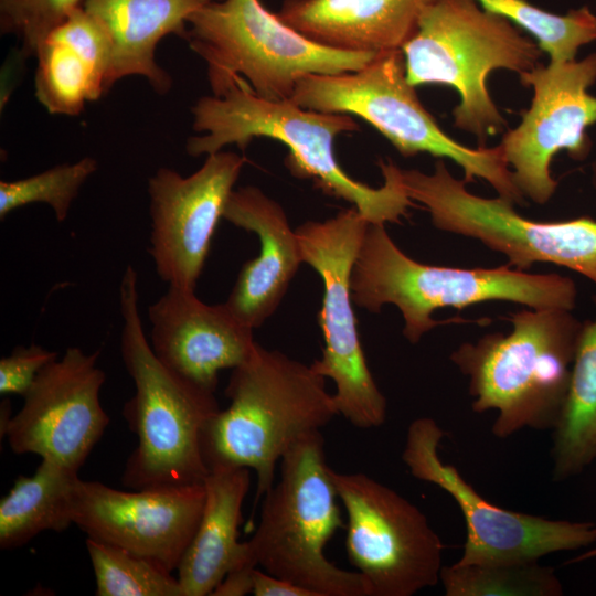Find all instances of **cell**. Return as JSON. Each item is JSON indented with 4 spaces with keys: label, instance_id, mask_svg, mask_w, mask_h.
Instances as JSON below:
<instances>
[{
    "label": "cell",
    "instance_id": "6da1fadb",
    "mask_svg": "<svg viewBox=\"0 0 596 596\" xmlns=\"http://www.w3.org/2000/svg\"><path fill=\"white\" fill-rule=\"evenodd\" d=\"M192 114L193 129L203 134L187 141L192 157L209 156L228 145L245 150L254 138H272L288 148L286 166L295 177L312 179L324 193L351 203L371 224L398 223L414 205L402 170L392 161H380L384 182L379 188L352 179L339 166L336 138L358 130L349 114L316 111L291 99H265L242 77L217 95L201 97Z\"/></svg>",
    "mask_w": 596,
    "mask_h": 596
},
{
    "label": "cell",
    "instance_id": "7a4b0ae2",
    "mask_svg": "<svg viewBox=\"0 0 596 596\" xmlns=\"http://www.w3.org/2000/svg\"><path fill=\"white\" fill-rule=\"evenodd\" d=\"M326 381L310 365L257 343L251 356L232 369L225 389L228 407L202 429L201 450L209 472L253 469L257 502L274 485L276 465L288 448L338 415Z\"/></svg>",
    "mask_w": 596,
    "mask_h": 596
},
{
    "label": "cell",
    "instance_id": "3957f363",
    "mask_svg": "<svg viewBox=\"0 0 596 596\" xmlns=\"http://www.w3.org/2000/svg\"><path fill=\"white\" fill-rule=\"evenodd\" d=\"M352 299L371 312L398 308L403 336L412 344L432 329L470 322L433 319L441 308L462 309L486 301H509L532 309L573 310L575 283L558 274H532L508 263L494 268H458L417 262L392 241L383 224H369L351 275Z\"/></svg>",
    "mask_w": 596,
    "mask_h": 596
},
{
    "label": "cell",
    "instance_id": "277c9868",
    "mask_svg": "<svg viewBox=\"0 0 596 596\" xmlns=\"http://www.w3.org/2000/svg\"><path fill=\"white\" fill-rule=\"evenodd\" d=\"M571 311L522 308L508 318V333H487L451 352L450 361L469 377L472 411H497L493 436L555 427L583 327Z\"/></svg>",
    "mask_w": 596,
    "mask_h": 596
},
{
    "label": "cell",
    "instance_id": "5b68a950",
    "mask_svg": "<svg viewBox=\"0 0 596 596\" xmlns=\"http://www.w3.org/2000/svg\"><path fill=\"white\" fill-rule=\"evenodd\" d=\"M119 309L120 354L135 385L123 415L138 439L121 481L135 490L201 483L209 473L201 433L221 409L215 392L173 372L155 354L142 327L132 265H127L120 280Z\"/></svg>",
    "mask_w": 596,
    "mask_h": 596
},
{
    "label": "cell",
    "instance_id": "8992f818",
    "mask_svg": "<svg viewBox=\"0 0 596 596\" xmlns=\"http://www.w3.org/2000/svg\"><path fill=\"white\" fill-rule=\"evenodd\" d=\"M401 50L411 85H447L459 93L455 126L481 142L505 125L487 88L489 73L507 68L521 74L534 68L542 55L514 24L476 0L432 1Z\"/></svg>",
    "mask_w": 596,
    "mask_h": 596
},
{
    "label": "cell",
    "instance_id": "52a82bcc",
    "mask_svg": "<svg viewBox=\"0 0 596 596\" xmlns=\"http://www.w3.org/2000/svg\"><path fill=\"white\" fill-rule=\"evenodd\" d=\"M320 430L294 443L280 459V478L263 496L259 523L247 541L266 573L316 596H366L359 572L329 561L324 549L345 528Z\"/></svg>",
    "mask_w": 596,
    "mask_h": 596
},
{
    "label": "cell",
    "instance_id": "ba28073f",
    "mask_svg": "<svg viewBox=\"0 0 596 596\" xmlns=\"http://www.w3.org/2000/svg\"><path fill=\"white\" fill-rule=\"evenodd\" d=\"M188 24L184 40L206 63L213 95L242 77L265 99H290L301 78L354 72L379 54L320 45L259 0H215L193 12Z\"/></svg>",
    "mask_w": 596,
    "mask_h": 596
},
{
    "label": "cell",
    "instance_id": "9c48e42d",
    "mask_svg": "<svg viewBox=\"0 0 596 596\" xmlns=\"http://www.w3.org/2000/svg\"><path fill=\"white\" fill-rule=\"evenodd\" d=\"M290 99L316 111L359 116L385 136L402 156L428 152L451 159L462 168L467 183L480 178L498 196L512 203L523 202L501 145L469 148L438 126L406 78L402 50L381 52L354 72L306 76L298 82Z\"/></svg>",
    "mask_w": 596,
    "mask_h": 596
},
{
    "label": "cell",
    "instance_id": "30bf717a",
    "mask_svg": "<svg viewBox=\"0 0 596 596\" xmlns=\"http://www.w3.org/2000/svg\"><path fill=\"white\" fill-rule=\"evenodd\" d=\"M370 222L356 207L323 222L296 228L304 263L321 277L323 296L318 322L324 347L312 370L334 382L338 415L359 428L384 424L387 402L365 359L352 307L351 275Z\"/></svg>",
    "mask_w": 596,
    "mask_h": 596
},
{
    "label": "cell",
    "instance_id": "8fae6325",
    "mask_svg": "<svg viewBox=\"0 0 596 596\" xmlns=\"http://www.w3.org/2000/svg\"><path fill=\"white\" fill-rule=\"evenodd\" d=\"M412 201L421 203L438 230L480 241L520 270L535 263L572 269L596 284V220L540 222L520 215L500 196L481 198L466 189L438 160L432 174L402 170Z\"/></svg>",
    "mask_w": 596,
    "mask_h": 596
},
{
    "label": "cell",
    "instance_id": "7c38bea8",
    "mask_svg": "<svg viewBox=\"0 0 596 596\" xmlns=\"http://www.w3.org/2000/svg\"><path fill=\"white\" fill-rule=\"evenodd\" d=\"M347 513L345 550L366 596H412L439 582L445 545L425 514L361 472L331 469Z\"/></svg>",
    "mask_w": 596,
    "mask_h": 596
},
{
    "label": "cell",
    "instance_id": "4fadbf2b",
    "mask_svg": "<svg viewBox=\"0 0 596 596\" xmlns=\"http://www.w3.org/2000/svg\"><path fill=\"white\" fill-rule=\"evenodd\" d=\"M446 432L430 417L414 419L406 433L402 460L409 473L447 492L466 523L459 564L522 563L596 542V523L552 520L508 510L486 500L460 472L445 464L438 447Z\"/></svg>",
    "mask_w": 596,
    "mask_h": 596
},
{
    "label": "cell",
    "instance_id": "5bb4252c",
    "mask_svg": "<svg viewBox=\"0 0 596 596\" xmlns=\"http://www.w3.org/2000/svg\"><path fill=\"white\" fill-rule=\"evenodd\" d=\"M519 75L522 85L533 88V99L500 145L517 188L544 204L557 187L550 171L552 158L566 150L583 160L590 150L586 129L596 123V97L587 89L596 81V53L579 62L538 64Z\"/></svg>",
    "mask_w": 596,
    "mask_h": 596
},
{
    "label": "cell",
    "instance_id": "9a60e30c",
    "mask_svg": "<svg viewBox=\"0 0 596 596\" xmlns=\"http://www.w3.org/2000/svg\"><path fill=\"white\" fill-rule=\"evenodd\" d=\"M98 356L73 347L40 371L1 435L13 453L78 472L110 421L99 401L106 376Z\"/></svg>",
    "mask_w": 596,
    "mask_h": 596
},
{
    "label": "cell",
    "instance_id": "2e32d148",
    "mask_svg": "<svg viewBox=\"0 0 596 596\" xmlns=\"http://www.w3.org/2000/svg\"><path fill=\"white\" fill-rule=\"evenodd\" d=\"M245 161L242 156L221 150L209 155L188 177L160 168L149 178V253L158 276L169 286L195 289Z\"/></svg>",
    "mask_w": 596,
    "mask_h": 596
},
{
    "label": "cell",
    "instance_id": "e0dca14e",
    "mask_svg": "<svg viewBox=\"0 0 596 596\" xmlns=\"http://www.w3.org/2000/svg\"><path fill=\"white\" fill-rule=\"evenodd\" d=\"M204 483L123 491L77 479L71 519L87 538L177 571L199 526Z\"/></svg>",
    "mask_w": 596,
    "mask_h": 596
},
{
    "label": "cell",
    "instance_id": "ac0fdd59",
    "mask_svg": "<svg viewBox=\"0 0 596 596\" xmlns=\"http://www.w3.org/2000/svg\"><path fill=\"white\" fill-rule=\"evenodd\" d=\"M150 344L170 370L215 392L219 373L244 363L257 342L227 305H207L194 290L169 286L148 308Z\"/></svg>",
    "mask_w": 596,
    "mask_h": 596
},
{
    "label": "cell",
    "instance_id": "d6986e66",
    "mask_svg": "<svg viewBox=\"0 0 596 596\" xmlns=\"http://www.w3.org/2000/svg\"><path fill=\"white\" fill-rule=\"evenodd\" d=\"M223 219L259 240L258 256L242 266L225 301L241 321L255 329L277 309L304 263L296 230L281 205L252 185L233 190Z\"/></svg>",
    "mask_w": 596,
    "mask_h": 596
},
{
    "label": "cell",
    "instance_id": "ffe728a7",
    "mask_svg": "<svg viewBox=\"0 0 596 596\" xmlns=\"http://www.w3.org/2000/svg\"><path fill=\"white\" fill-rule=\"evenodd\" d=\"M35 57V96L50 114L78 115L109 91L111 41L83 7L45 36Z\"/></svg>",
    "mask_w": 596,
    "mask_h": 596
},
{
    "label": "cell",
    "instance_id": "44dd1931",
    "mask_svg": "<svg viewBox=\"0 0 596 596\" xmlns=\"http://www.w3.org/2000/svg\"><path fill=\"white\" fill-rule=\"evenodd\" d=\"M434 0H285L277 17L309 40L333 50H401Z\"/></svg>",
    "mask_w": 596,
    "mask_h": 596
},
{
    "label": "cell",
    "instance_id": "7402d4cb",
    "mask_svg": "<svg viewBox=\"0 0 596 596\" xmlns=\"http://www.w3.org/2000/svg\"><path fill=\"white\" fill-rule=\"evenodd\" d=\"M215 0H84L83 9L107 31L111 41L108 88L126 76H142L158 94L172 86L156 61L166 35L185 39L190 15Z\"/></svg>",
    "mask_w": 596,
    "mask_h": 596
},
{
    "label": "cell",
    "instance_id": "603a6c76",
    "mask_svg": "<svg viewBox=\"0 0 596 596\" xmlns=\"http://www.w3.org/2000/svg\"><path fill=\"white\" fill-rule=\"evenodd\" d=\"M203 483L202 517L177 568L183 596L212 595L232 568L243 564L257 566L247 541H238L251 469H212Z\"/></svg>",
    "mask_w": 596,
    "mask_h": 596
},
{
    "label": "cell",
    "instance_id": "cb8c5ba5",
    "mask_svg": "<svg viewBox=\"0 0 596 596\" xmlns=\"http://www.w3.org/2000/svg\"><path fill=\"white\" fill-rule=\"evenodd\" d=\"M552 433L554 481L575 477L596 460V317L583 323L568 391Z\"/></svg>",
    "mask_w": 596,
    "mask_h": 596
},
{
    "label": "cell",
    "instance_id": "d4e9b609",
    "mask_svg": "<svg viewBox=\"0 0 596 596\" xmlns=\"http://www.w3.org/2000/svg\"><path fill=\"white\" fill-rule=\"evenodd\" d=\"M78 472L41 460L31 476H19L0 501V549L20 547L44 531L73 524L72 493Z\"/></svg>",
    "mask_w": 596,
    "mask_h": 596
},
{
    "label": "cell",
    "instance_id": "484cf974",
    "mask_svg": "<svg viewBox=\"0 0 596 596\" xmlns=\"http://www.w3.org/2000/svg\"><path fill=\"white\" fill-rule=\"evenodd\" d=\"M446 596H560L555 570L538 562L455 563L440 570Z\"/></svg>",
    "mask_w": 596,
    "mask_h": 596
},
{
    "label": "cell",
    "instance_id": "4316f807",
    "mask_svg": "<svg viewBox=\"0 0 596 596\" xmlns=\"http://www.w3.org/2000/svg\"><path fill=\"white\" fill-rule=\"evenodd\" d=\"M481 8L530 33L552 63L575 60L581 45L596 40V15L587 7L565 15L544 11L525 0H476Z\"/></svg>",
    "mask_w": 596,
    "mask_h": 596
},
{
    "label": "cell",
    "instance_id": "83f0119b",
    "mask_svg": "<svg viewBox=\"0 0 596 596\" xmlns=\"http://www.w3.org/2000/svg\"><path fill=\"white\" fill-rule=\"evenodd\" d=\"M85 544L97 596H183L178 577L158 563L91 538Z\"/></svg>",
    "mask_w": 596,
    "mask_h": 596
},
{
    "label": "cell",
    "instance_id": "f1b7e54d",
    "mask_svg": "<svg viewBox=\"0 0 596 596\" xmlns=\"http://www.w3.org/2000/svg\"><path fill=\"white\" fill-rule=\"evenodd\" d=\"M97 167L94 158L84 157L28 178L0 181V219L21 206L44 203L53 210L58 222L65 221L81 188Z\"/></svg>",
    "mask_w": 596,
    "mask_h": 596
},
{
    "label": "cell",
    "instance_id": "f546056e",
    "mask_svg": "<svg viewBox=\"0 0 596 596\" xmlns=\"http://www.w3.org/2000/svg\"><path fill=\"white\" fill-rule=\"evenodd\" d=\"M84 0H0V29L14 35L21 53L35 56L45 36Z\"/></svg>",
    "mask_w": 596,
    "mask_h": 596
},
{
    "label": "cell",
    "instance_id": "4dcf8cb0",
    "mask_svg": "<svg viewBox=\"0 0 596 596\" xmlns=\"http://www.w3.org/2000/svg\"><path fill=\"white\" fill-rule=\"evenodd\" d=\"M58 356L38 344L18 345L0 359V394H26L40 371Z\"/></svg>",
    "mask_w": 596,
    "mask_h": 596
},
{
    "label": "cell",
    "instance_id": "1f68e13d",
    "mask_svg": "<svg viewBox=\"0 0 596 596\" xmlns=\"http://www.w3.org/2000/svg\"><path fill=\"white\" fill-rule=\"evenodd\" d=\"M255 596H316L312 592L289 581L262 572L257 567L253 573Z\"/></svg>",
    "mask_w": 596,
    "mask_h": 596
},
{
    "label": "cell",
    "instance_id": "d6a6232c",
    "mask_svg": "<svg viewBox=\"0 0 596 596\" xmlns=\"http://www.w3.org/2000/svg\"><path fill=\"white\" fill-rule=\"evenodd\" d=\"M256 567L243 564L232 568L214 589L212 596H244L252 593L253 573Z\"/></svg>",
    "mask_w": 596,
    "mask_h": 596
},
{
    "label": "cell",
    "instance_id": "836d02e7",
    "mask_svg": "<svg viewBox=\"0 0 596 596\" xmlns=\"http://www.w3.org/2000/svg\"><path fill=\"white\" fill-rule=\"evenodd\" d=\"M596 556V549L595 550H592V551H587L586 553L583 554V557L581 555V558L578 556V560L583 561L585 558H589V557H594Z\"/></svg>",
    "mask_w": 596,
    "mask_h": 596
},
{
    "label": "cell",
    "instance_id": "e575fe53",
    "mask_svg": "<svg viewBox=\"0 0 596 596\" xmlns=\"http://www.w3.org/2000/svg\"><path fill=\"white\" fill-rule=\"evenodd\" d=\"M593 169H594V183H595V185H596V162H595Z\"/></svg>",
    "mask_w": 596,
    "mask_h": 596
}]
</instances>
